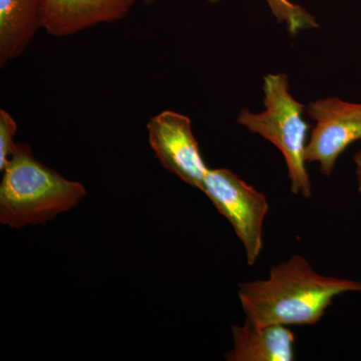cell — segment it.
<instances>
[{
	"instance_id": "cell-7",
	"label": "cell",
	"mask_w": 361,
	"mask_h": 361,
	"mask_svg": "<svg viewBox=\"0 0 361 361\" xmlns=\"http://www.w3.org/2000/svg\"><path fill=\"white\" fill-rule=\"evenodd\" d=\"M142 0H44L42 30L66 37L103 23L123 20Z\"/></svg>"
},
{
	"instance_id": "cell-11",
	"label": "cell",
	"mask_w": 361,
	"mask_h": 361,
	"mask_svg": "<svg viewBox=\"0 0 361 361\" xmlns=\"http://www.w3.org/2000/svg\"><path fill=\"white\" fill-rule=\"evenodd\" d=\"M18 130V123L13 116L6 110H0V171L6 169L13 155L18 144L14 142V135Z\"/></svg>"
},
{
	"instance_id": "cell-1",
	"label": "cell",
	"mask_w": 361,
	"mask_h": 361,
	"mask_svg": "<svg viewBox=\"0 0 361 361\" xmlns=\"http://www.w3.org/2000/svg\"><path fill=\"white\" fill-rule=\"evenodd\" d=\"M350 292L361 293V281L320 274L298 254L271 266L266 279L238 286L246 319L260 326L314 325L336 297Z\"/></svg>"
},
{
	"instance_id": "cell-12",
	"label": "cell",
	"mask_w": 361,
	"mask_h": 361,
	"mask_svg": "<svg viewBox=\"0 0 361 361\" xmlns=\"http://www.w3.org/2000/svg\"><path fill=\"white\" fill-rule=\"evenodd\" d=\"M353 163L355 166L356 183H357V190L361 195V149L356 152L355 155L353 158Z\"/></svg>"
},
{
	"instance_id": "cell-9",
	"label": "cell",
	"mask_w": 361,
	"mask_h": 361,
	"mask_svg": "<svg viewBox=\"0 0 361 361\" xmlns=\"http://www.w3.org/2000/svg\"><path fill=\"white\" fill-rule=\"evenodd\" d=\"M44 0H0V68L20 58L42 28Z\"/></svg>"
},
{
	"instance_id": "cell-14",
	"label": "cell",
	"mask_w": 361,
	"mask_h": 361,
	"mask_svg": "<svg viewBox=\"0 0 361 361\" xmlns=\"http://www.w3.org/2000/svg\"><path fill=\"white\" fill-rule=\"evenodd\" d=\"M210 4H218V2H220L221 0H208Z\"/></svg>"
},
{
	"instance_id": "cell-3",
	"label": "cell",
	"mask_w": 361,
	"mask_h": 361,
	"mask_svg": "<svg viewBox=\"0 0 361 361\" xmlns=\"http://www.w3.org/2000/svg\"><path fill=\"white\" fill-rule=\"evenodd\" d=\"M262 90L264 110L253 113L242 109L237 123L279 149L286 164L292 193L310 199L312 197V185L306 167L310 126L304 118L307 106L292 96L288 77L285 73L266 75Z\"/></svg>"
},
{
	"instance_id": "cell-2",
	"label": "cell",
	"mask_w": 361,
	"mask_h": 361,
	"mask_svg": "<svg viewBox=\"0 0 361 361\" xmlns=\"http://www.w3.org/2000/svg\"><path fill=\"white\" fill-rule=\"evenodd\" d=\"M0 184V223L14 229L44 224L78 205L87 195L82 183L66 179L18 144Z\"/></svg>"
},
{
	"instance_id": "cell-6",
	"label": "cell",
	"mask_w": 361,
	"mask_h": 361,
	"mask_svg": "<svg viewBox=\"0 0 361 361\" xmlns=\"http://www.w3.org/2000/svg\"><path fill=\"white\" fill-rule=\"evenodd\" d=\"M149 146L161 165L190 186L201 190L209 168L184 114L164 111L147 123Z\"/></svg>"
},
{
	"instance_id": "cell-4",
	"label": "cell",
	"mask_w": 361,
	"mask_h": 361,
	"mask_svg": "<svg viewBox=\"0 0 361 361\" xmlns=\"http://www.w3.org/2000/svg\"><path fill=\"white\" fill-rule=\"evenodd\" d=\"M202 192L232 225L244 247L247 264H255L262 252L263 227L269 211L265 195L224 168L209 169Z\"/></svg>"
},
{
	"instance_id": "cell-13",
	"label": "cell",
	"mask_w": 361,
	"mask_h": 361,
	"mask_svg": "<svg viewBox=\"0 0 361 361\" xmlns=\"http://www.w3.org/2000/svg\"><path fill=\"white\" fill-rule=\"evenodd\" d=\"M157 1H158V0H142V4L147 6H153Z\"/></svg>"
},
{
	"instance_id": "cell-8",
	"label": "cell",
	"mask_w": 361,
	"mask_h": 361,
	"mask_svg": "<svg viewBox=\"0 0 361 361\" xmlns=\"http://www.w3.org/2000/svg\"><path fill=\"white\" fill-rule=\"evenodd\" d=\"M233 349L228 361H292L295 360V336L284 325L254 324L248 319L233 325Z\"/></svg>"
},
{
	"instance_id": "cell-10",
	"label": "cell",
	"mask_w": 361,
	"mask_h": 361,
	"mask_svg": "<svg viewBox=\"0 0 361 361\" xmlns=\"http://www.w3.org/2000/svg\"><path fill=\"white\" fill-rule=\"evenodd\" d=\"M266 2L278 23L285 25L292 37L319 27V23L312 14L291 0H266Z\"/></svg>"
},
{
	"instance_id": "cell-5",
	"label": "cell",
	"mask_w": 361,
	"mask_h": 361,
	"mask_svg": "<svg viewBox=\"0 0 361 361\" xmlns=\"http://www.w3.org/2000/svg\"><path fill=\"white\" fill-rule=\"evenodd\" d=\"M307 115L315 125L306 147V161L318 164L322 174L330 176L339 157L361 141V103L322 97L308 104Z\"/></svg>"
}]
</instances>
